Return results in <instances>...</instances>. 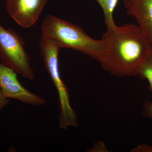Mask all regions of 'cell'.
I'll return each mask as SVG.
<instances>
[{"mask_svg": "<svg viewBox=\"0 0 152 152\" xmlns=\"http://www.w3.org/2000/svg\"><path fill=\"white\" fill-rule=\"evenodd\" d=\"M102 39L105 46L101 66L111 75L119 77L137 76L139 68L152 50L148 38L134 24L107 29Z\"/></svg>", "mask_w": 152, "mask_h": 152, "instance_id": "1", "label": "cell"}, {"mask_svg": "<svg viewBox=\"0 0 152 152\" xmlns=\"http://www.w3.org/2000/svg\"><path fill=\"white\" fill-rule=\"evenodd\" d=\"M42 37L53 40L60 48L72 49L100 61L104 51V41L91 37L81 28L47 15L41 26Z\"/></svg>", "mask_w": 152, "mask_h": 152, "instance_id": "2", "label": "cell"}, {"mask_svg": "<svg viewBox=\"0 0 152 152\" xmlns=\"http://www.w3.org/2000/svg\"><path fill=\"white\" fill-rule=\"evenodd\" d=\"M39 46L45 68L56 89L58 96L59 126L63 129L69 126L77 127L79 125L77 116L71 107L68 88L60 73L58 53L61 48L55 41L42 37L40 41Z\"/></svg>", "mask_w": 152, "mask_h": 152, "instance_id": "3", "label": "cell"}, {"mask_svg": "<svg viewBox=\"0 0 152 152\" xmlns=\"http://www.w3.org/2000/svg\"><path fill=\"white\" fill-rule=\"evenodd\" d=\"M23 39L12 28L6 29L0 24V61L22 77L33 80L35 77L25 50Z\"/></svg>", "mask_w": 152, "mask_h": 152, "instance_id": "4", "label": "cell"}, {"mask_svg": "<svg viewBox=\"0 0 152 152\" xmlns=\"http://www.w3.org/2000/svg\"><path fill=\"white\" fill-rule=\"evenodd\" d=\"M13 70L0 63V90L7 99H14L23 103L41 106L46 103L45 99L30 91L19 81Z\"/></svg>", "mask_w": 152, "mask_h": 152, "instance_id": "5", "label": "cell"}, {"mask_svg": "<svg viewBox=\"0 0 152 152\" xmlns=\"http://www.w3.org/2000/svg\"><path fill=\"white\" fill-rule=\"evenodd\" d=\"M48 0H7L6 8L10 16L22 27L36 23Z\"/></svg>", "mask_w": 152, "mask_h": 152, "instance_id": "6", "label": "cell"}, {"mask_svg": "<svg viewBox=\"0 0 152 152\" xmlns=\"http://www.w3.org/2000/svg\"><path fill=\"white\" fill-rule=\"evenodd\" d=\"M127 14L135 18L152 45V0H124Z\"/></svg>", "mask_w": 152, "mask_h": 152, "instance_id": "7", "label": "cell"}, {"mask_svg": "<svg viewBox=\"0 0 152 152\" xmlns=\"http://www.w3.org/2000/svg\"><path fill=\"white\" fill-rule=\"evenodd\" d=\"M103 11L105 23L107 29L116 26L113 20V13L118 5L119 0H97Z\"/></svg>", "mask_w": 152, "mask_h": 152, "instance_id": "8", "label": "cell"}, {"mask_svg": "<svg viewBox=\"0 0 152 152\" xmlns=\"http://www.w3.org/2000/svg\"><path fill=\"white\" fill-rule=\"evenodd\" d=\"M137 76L142 79H146L149 84L150 89L152 92V50L139 68Z\"/></svg>", "mask_w": 152, "mask_h": 152, "instance_id": "9", "label": "cell"}, {"mask_svg": "<svg viewBox=\"0 0 152 152\" xmlns=\"http://www.w3.org/2000/svg\"><path fill=\"white\" fill-rule=\"evenodd\" d=\"M132 152H152V145H148L147 144H140L131 151Z\"/></svg>", "mask_w": 152, "mask_h": 152, "instance_id": "10", "label": "cell"}, {"mask_svg": "<svg viewBox=\"0 0 152 152\" xmlns=\"http://www.w3.org/2000/svg\"><path fill=\"white\" fill-rule=\"evenodd\" d=\"M143 113L145 116L152 118V102L147 101L144 104Z\"/></svg>", "mask_w": 152, "mask_h": 152, "instance_id": "11", "label": "cell"}, {"mask_svg": "<svg viewBox=\"0 0 152 152\" xmlns=\"http://www.w3.org/2000/svg\"><path fill=\"white\" fill-rule=\"evenodd\" d=\"M9 102L10 99H7L4 96L0 90V112L9 104Z\"/></svg>", "mask_w": 152, "mask_h": 152, "instance_id": "12", "label": "cell"}, {"mask_svg": "<svg viewBox=\"0 0 152 152\" xmlns=\"http://www.w3.org/2000/svg\"><path fill=\"white\" fill-rule=\"evenodd\" d=\"M96 1H97V0H96Z\"/></svg>", "mask_w": 152, "mask_h": 152, "instance_id": "13", "label": "cell"}]
</instances>
